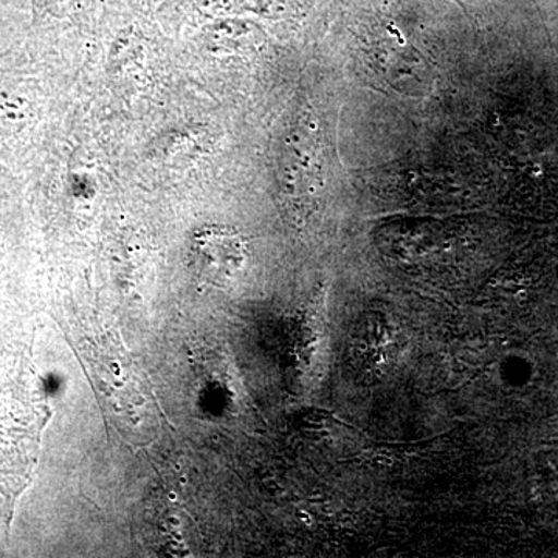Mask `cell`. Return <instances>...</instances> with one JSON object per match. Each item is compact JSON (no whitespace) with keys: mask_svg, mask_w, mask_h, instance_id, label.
I'll return each instance as SVG.
<instances>
[{"mask_svg":"<svg viewBox=\"0 0 558 558\" xmlns=\"http://www.w3.org/2000/svg\"><path fill=\"white\" fill-rule=\"evenodd\" d=\"M281 163L282 186L288 196L303 199L317 193L322 185V163L310 117L304 116L286 138Z\"/></svg>","mask_w":558,"mask_h":558,"instance_id":"obj_1","label":"cell"},{"mask_svg":"<svg viewBox=\"0 0 558 558\" xmlns=\"http://www.w3.org/2000/svg\"><path fill=\"white\" fill-rule=\"evenodd\" d=\"M191 256L202 277L222 286L233 281L244 267L245 245L234 231L223 227H207L194 234Z\"/></svg>","mask_w":558,"mask_h":558,"instance_id":"obj_2","label":"cell"}]
</instances>
